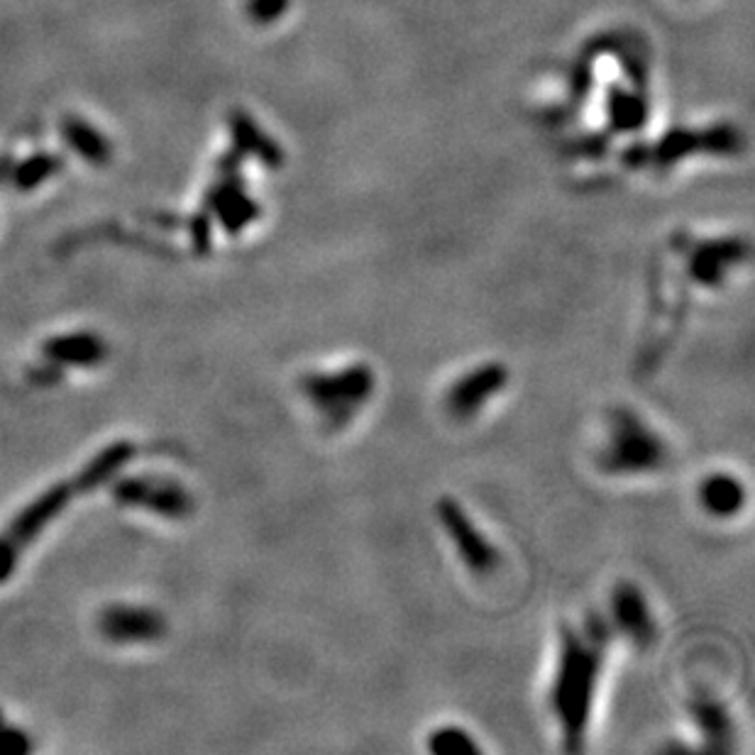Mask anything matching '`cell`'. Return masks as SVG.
Returning <instances> with one entry per match:
<instances>
[{
    "mask_svg": "<svg viewBox=\"0 0 755 755\" xmlns=\"http://www.w3.org/2000/svg\"><path fill=\"white\" fill-rule=\"evenodd\" d=\"M604 643L606 631L602 624L589 626L584 631H567L562 638L550 702H553L555 716H558L562 734L570 741V746H577L582 741L589 714H592Z\"/></svg>",
    "mask_w": 755,
    "mask_h": 755,
    "instance_id": "6da1fadb",
    "label": "cell"
},
{
    "mask_svg": "<svg viewBox=\"0 0 755 755\" xmlns=\"http://www.w3.org/2000/svg\"><path fill=\"white\" fill-rule=\"evenodd\" d=\"M301 391L330 431L347 426L374 394V372L352 365L335 372H311L301 377Z\"/></svg>",
    "mask_w": 755,
    "mask_h": 755,
    "instance_id": "7a4b0ae2",
    "label": "cell"
},
{
    "mask_svg": "<svg viewBox=\"0 0 755 755\" xmlns=\"http://www.w3.org/2000/svg\"><path fill=\"white\" fill-rule=\"evenodd\" d=\"M93 492L91 482L86 475H76L74 479H66V482L54 484L47 492L40 494L32 504H27L18 516L10 521V526L0 533V584L8 580L10 575L18 567L20 555L35 543V538L40 536L44 528L54 521L62 511L69 506V501L76 494H88Z\"/></svg>",
    "mask_w": 755,
    "mask_h": 755,
    "instance_id": "3957f363",
    "label": "cell"
},
{
    "mask_svg": "<svg viewBox=\"0 0 755 755\" xmlns=\"http://www.w3.org/2000/svg\"><path fill=\"white\" fill-rule=\"evenodd\" d=\"M599 460L611 475H646L665 465L668 445L641 416L619 409L609 418L606 448Z\"/></svg>",
    "mask_w": 755,
    "mask_h": 755,
    "instance_id": "277c9868",
    "label": "cell"
},
{
    "mask_svg": "<svg viewBox=\"0 0 755 755\" xmlns=\"http://www.w3.org/2000/svg\"><path fill=\"white\" fill-rule=\"evenodd\" d=\"M113 497L123 506H137L169 518H184L194 509L191 494L172 479L125 477L113 484Z\"/></svg>",
    "mask_w": 755,
    "mask_h": 755,
    "instance_id": "5b68a950",
    "label": "cell"
},
{
    "mask_svg": "<svg viewBox=\"0 0 755 755\" xmlns=\"http://www.w3.org/2000/svg\"><path fill=\"white\" fill-rule=\"evenodd\" d=\"M438 518L440 526L448 531L450 540H453L455 550L460 553V558L465 560V565L475 572H489L497 567L499 553L492 543H489L484 533H479L467 511L457 504L455 499L443 497L438 499Z\"/></svg>",
    "mask_w": 755,
    "mask_h": 755,
    "instance_id": "8992f818",
    "label": "cell"
},
{
    "mask_svg": "<svg viewBox=\"0 0 755 755\" xmlns=\"http://www.w3.org/2000/svg\"><path fill=\"white\" fill-rule=\"evenodd\" d=\"M98 628L113 643H152L164 636L167 624L159 611L147 606L113 604L101 611Z\"/></svg>",
    "mask_w": 755,
    "mask_h": 755,
    "instance_id": "52a82bcc",
    "label": "cell"
},
{
    "mask_svg": "<svg viewBox=\"0 0 755 755\" xmlns=\"http://www.w3.org/2000/svg\"><path fill=\"white\" fill-rule=\"evenodd\" d=\"M506 379H509V372L499 362L472 369L470 374L457 379L455 387L450 389L448 409L453 411L455 418L477 416L487 406V401L506 387Z\"/></svg>",
    "mask_w": 755,
    "mask_h": 755,
    "instance_id": "ba28073f",
    "label": "cell"
},
{
    "mask_svg": "<svg viewBox=\"0 0 755 755\" xmlns=\"http://www.w3.org/2000/svg\"><path fill=\"white\" fill-rule=\"evenodd\" d=\"M47 362L57 367H96L106 360V343L96 333H66L42 345Z\"/></svg>",
    "mask_w": 755,
    "mask_h": 755,
    "instance_id": "9c48e42d",
    "label": "cell"
},
{
    "mask_svg": "<svg viewBox=\"0 0 755 755\" xmlns=\"http://www.w3.org/2000/svg\"><path fill=\"white\" fill-rule=\"evenodd\" d=\"M611 609H614L616 624L624 628L628 638H633L636 643H648L653 638V619H650L646 599L636 587H631V584L616 587Z\"/></svg>",
    "mask_w": 755,
    "mask_h": 755,
    "instance_id": "30bf717a",
    "label": "cell"
},
{
    "mask_svg": "<svg viewBox=\"0 0 755 755\" xmlns=\"http://www.w3.org/2000/svg\"><path fill=\"white\" fill-rule=\"evenodd\" d=\"M699 499L712 516L729 518L738 514L746 504V489H743L738 477L726 475V472H714L699 487Z\"/></svg>",
    "mask_w": 755,
    "mask_h": 755,
    "instance_id": "8fae6325",
    "label": "cell"
},
{
    "mask_svg": "<svg viewBox=\"0 0 755 755\" xmlns=\"http://www.w3.org/2000/svg\"><path fill=\"white\" fill-rule=\"evenodd\" d=\"M699 147H702V150H712V152L729 150V147H734V135L724 130L714 132V135L672 132V135L665 137L663 145L655 150V159H660V162H672V159L685 157L687 152H699Z\"/></svg>",
    "mask_w": 755,
    "mask_h": 755,
    "instance_id": "7c38bea8",
    "label": "cell"
},
{
    "mask_svg": "<svg viewBox=\"0 0 755 755\" xmlns=\"http://www.w3.org/2000/svg\"><path fill=\"white\" fill-rule=\"evenodd\" d=\"M428 748L433 753H467L477 751V743L472 741V736L467 731L457 729V726H443V729L433 731Z\"/></svg>",
    "mask_w": 755,
    "mask_h": 755,
    "instance_id": "4fadbf2b",
    "label": "cell"
},
{
    "mask_svg": "<svg viewBox=\"0 0 755 755\" xmlns=\"http://www.w3.org/2000/svg\"><path fill=\"white\" fill-rule=\"evenodd\" d=\"M32 741L20 729H5L0 726V755H25L30 753Z\"/></svg>",
    "mask_w": 755,
    "mask_h": 755,
    "instance_id": "5bb4252c",
    "label": "cell"
},
{
    "mask_svg": "<svg viewBox=\"0 0 755 755\" xmlns=\"http://www.w3.org/2000/svg\"><path fill=\"white\" fill-rule=\"evenodd\" d=\"M286 0H252V15L257 20H272L281 13Z\"/></svg>",
    "mask_w": 755,
    "mask_h": 755,
    "instance_id": "9a60e30c",
    "label": "cell"
},
{
    "mask_svg": "<svg viewBox=\"0 0 755 755\" xmlns=\"http://www.w3.org/2000/svg\"><path fill=\"white\" fill-rule=\"evenodd\" d=\"M59 377H62V374H59V367L54 365V362L44 365L42 372H37V369H35V372H30V379H35L37 384H44V387H49L52 382H57Z\"/></svg>",
    "mask_w": 755,
    "mask_h": 755,
    "instance_id": "2e32d148",
    "label": "cell"
},
{
    "mask_svg": "<svg viewBox=\"0 0 755 755\" xmlns=\"http://www.w3.org/2000/svg\"><path fill=\"white\" fill-rule=\"evenodd\" d=\"M0 726H3V714H0Z\"/></svg>",
    "mask_w": 755,
    "mask_h": 755,
    "instance_id": "e0dca14e",
    "label": "cell"
}]
</instances>
